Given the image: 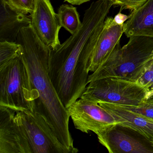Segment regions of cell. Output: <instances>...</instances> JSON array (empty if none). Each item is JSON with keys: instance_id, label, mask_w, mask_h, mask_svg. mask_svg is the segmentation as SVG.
I'll return each mask as SVG.
<instances>
[{"instance_id": "6da1fadb", "label": "cell", "mask_w": 153, "mask_h": 153, "mask_svg": "<svg viewBox=\"0 0 153 153\" xmlns=\"http://www.w3.org/2000/svg\"><path fill=\"white\" fill-rule=\"evenodd\" d=\"M110 11L102 1L92 2L84 14L81 28L51 50L49 76L66 109L80 98L88 85V64Z\"/></svg>"}, {"instance_id": "7a4b0ae2", "label": "cell", "mask_w": 153, "mask_h": 153, "mask_svg": "<svg viewBox=\"0 0 153 153\" xmlns=\"http://www.w3.org/2000/svg\"><path fill=\"white\" fill-rule=\"evenodd\" d=\"M17 42L23 47L22 57L30 79L34 97L32 111L44 118L62 144L72 153H77L69 128L70 117L49 76L51 48L38 37L31 25L21 29Z\"/></svg>"}, {"instance_id": "3957f363", "label": "cell", "mask_w": 153, "mask_h": 153, "mask_svg": "<svg viewBox=\"0 0 153 153\" xmlns=\"http://www.w3.org/2000/svg\"><path fill=\"white\" fill-rule=\"evenodd\" d=\"M153 61V37L135 36L89 75L88 84L106 77L137 82Z\"/></svg>"}, {"instance_id": "277c9868", "label": "cell", "mask_w": 153, "mask_h": 153, "mask_svg": "<svg viewBox=\"0 0 153 153\" xmlns=\"http://www.w3.org/2000/svg\"><path fill=\"white\" fill-rule=\"evenodd\" d=\"M22 55L0 67V105L16 111H32L34 102Z\"/></svg>"}, {"instance_id": "5b68a950", "label": "cell", "mask_w": 153, "mask_h": 153, "mask_svg": "<svg viewBox=\"0 0 153 153\" xmlns=\"http://www.w3.org/2000/svg\"><path fill=\"white\" fill-rule=\"evenodd\" d=\"M149 91L137 82L106 77L88 83L80 98L123 105L136 106L146 101Z\"/></svg>"}, {"instance_id": "8992f818", "label": "cell", "mask_w": 153, "mask_h": 153, "mask_svg": "<svg viewBox=\"0 0 153 153\" xmlns=\"http://www.w3.org/2000/svg\"><path fill=\"white\" fill-rule=\"evenodd\" d=\"M16 119L32 153H72L58 139L44 118L32 111H16Z\"/></svg>"}, {"instance_id": "52a82bcc", "label": "cell", "mask_w": 153, "mask_h": 153, "mask_svg": "<svg viewBox=\"0 0 153 153\" xmlns=\"http://www.w3.org/2000/svg\"><path fill=\"white\" fill-rule=\"evenodd\" d=\"M96 134L100 144L110 153H153L151 140L120 123L109 126Z\"/></svg>"}, {"instance_id": "ba28073f", "label": "cell", "mask_w": 153, "mask_h": 153, "mask_svg": "<svg viewBox=\"0 0 153 153\" xmlns=\"http://www.w3.org/2000/svg\"><path fill=\"white\" fill-rule=\"evenodd\" d=\"M75 128L84 133L97 131L119 123L98 103L80 98L67 108Z\"/></svg>"}, {"instance_id": "9c48e42d", "label": "cell", "mask_w": 153, "mask_h": 153, "mask_svg": "<svg viewBox=\"0 0 153 153\" xmlns=\"http://www.w3.org/2000/svg\"><path fill=\"white\" fill-rule=\"evenodd\" d=\"M31 26L41 40L54 49L61 44L59 33L62 27L50 0H35L30 14Z\"/></svg>"}, {"instance_id": "30bf717a", "label": "cell", "mask_w": 153, "mask_h": 153, "mask_svg": "<svg viewBox=\"0 0 153 153\" xmlns=\"http://www.w3.org/2000/svg\"><path fill=\"white\" fill-rule=\"evenodd\" d=\"M16 111L0 105V153H32L16 119Z\"/></svg>"}, {"instance_id": "8fae6325", "label": "cell", "mask_w": 153, "mask_h": 153, "mask_svg": "<svg viewBox=\"0 0 153 153\" xmlns=\"http://www.w3.org/2000/svg\"><path fill=\"white\" fill-rule=\"evenodd\" d=\"M124 32V24L118 25L113 18H106L88 64V72L95 71L104 62L120 48V42Z\"/></svg>"}, {"instance_id": "7c38bea8", "label": "cell", "mask_w": 153, "mask_h": 153, "mask_svg": "<svg viewBox=\"0 0 153 153\" xmlns=\"http://www.w3.org/2000/svg\"><path fill=\"white\" fill-rule=\"evenodd\" d=\"M31 25L27 14L17 10L6 0H0V42H17L21 29Z\"/></svg>"}, {"instance_id": "4fadbf2b", "label": "cell", "mask_w": 153, "mask_h": 153, "mask_svg": "<svg viewBox=\"0 0 153 153\" xmlns=\"http://www.w3.org/2000/svg\"><path fill=\"white\" fill-rule=\"evenodd\" d=\"M98 103L117 122L137 131L150 140H153V120L125 109L120 105L102 102Z\"/></svg>"}, {"instance_id": "5bb4252c", "label": "cell", "mask_w": 153, "mask_h": 153, "mask_svg": "<svg viewBox=\"0 0 153 153\" xmlns=\"http://www.w3.org/2000/svg\"><path fill=\"white\" fill-rule=\"evenodd\" d=\"M124 33L128 38L135 36L153 37V0H147L132 10L124 24Z\"/></svg>"}, {"instance_id": "9a60e30c", "label": "cell", "mask_w": 153, "mask_h": 153, "mask_svg": "<svg viewBox=\"0 0 153 153\" xmlns=\"http://www.w3.org/2000/svg\"><path fill=\"white\" fill-rule=\"evenodd\" d=\"M58 17L62 27L71 35L78 32L82 26L76 8L72 5H62L58 10Z\"/></svg>"}, {"instance_id": "2e32d148", "label": "cell", "mask_w": 153, "mask_h": 153, "mask_svg": "<svg viewBox=\"0 0 153 153\" xmlns=\"http://www.w3.org/2000/svg\"><path fill=\"white\" fill-rule=\"evenodd\" d=\"M23 52V47L18 43L0 42V67L21 56Z\"/></svg>"}, {"instance_id": "e0dca14e", "label": "cell", "mask_w": 153, "mask_h": 153, "mask_svg": "<svg viewBox=\"0 0 153 153\" xmlns=\"http://www.w3.org/2000/svg\"><path fill=\"white\" fill-rule=\"evenodd\" d=\"M121 105L125 109L153 120V103L145 101L136 106Z\"/></svg>"}, {"instance_id": "ac0fdd59", "label": "cell", "mask_w": 153, "mask_h": 153, "mask_svg": "<svg viewBox=\"0 0 153 153\" xmlns=\"http://www.w3.org/2000/svg\"><path fill=\"white\" fill-rule=\"evenodd\" d=\"M8 3L18 11L31 14L33 10L35 0H6Z\"/></svg>"}, {"instance_id": "d6986e66", "label": "cell", "mask_w": 153, "mask_h": 153, "mask_svg": "<svg viewBox=\"0 0 153 153\" xmlns=\"http://www.w3.org/2000/svg\"><path fill=\"white\" fill-rule=\"evenodd\" d=\"M137 83L146 88L149 92L153 90V61Z\"/></svg>"}, {"instance_id": "ffe728a7", "label": "cell", "mask_w": 153, "mask_h": 153, "mask_svg": "<svg viewBox=\"0 0 153 153\" xmlns=\"http://www.w3.org/2000/svg\"><path fill=\"white\" fill-rule=\"evenodd\" d=\"M114 5L120 7V10H132L144 4L147 0H110Z\"/></svg>"}, {"instance_id": "44dd1931", "label": "cell", "mask_w": 153, "mask_h": 153, "mask_svg": "<svg viewBox=\"0 0 153 153\" xmlns=\"http://www.w3.org/2000/svg\"><path fill=\"white\" fill-rule=\"evenodd\" d=\"M121 10H120V12L114 18V22L118 25H123L129 18V15H124L121 13Z\"/></svg>"}, {"instance_id": "7402d4cb", "label": "cell", "mask_w": 153, "mask_h": 153, "mask_svg": "<svg viewBox=\"0 0 153 153\" xmlns=\"http://www.w3.org/2000/svg\"><path fill=\"white\" fill-rule=\"evenodd\" d=\"M90 1L91 0H65L64 2H68L72 5H80Z\"/></svg>"}, {"instance_id": "603a6c76", "label": "cell", "mask_w": 153, "mask_h": 153, "mask_svg": "<svg viewBox=\"0 0 153 153\" xmlns=\"http://www.w3.org/2000/svg\"><path fill=\"white\" fill-rule=\"evenodd\" d=\"M146 101L150 102L153 103V90L149 91L148 92Z\"/></svg>"}, {"instance_id": "cb8c5ba5", "label": "cell", "mask_w": 153, "mask_h": 153, "mask_svg": "<svg viewBox=\"0 0 153 153\" xmlns=\"http://www.w3.org/2000/svg\"><path fill=\"white\" fill-rule=\"evenodd\" d=\"M151 141H152V143H153V140H151Z\"/></svg>"}]
</instances>
